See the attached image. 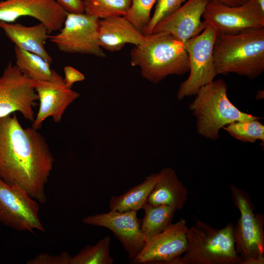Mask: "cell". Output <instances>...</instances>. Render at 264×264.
I'll return each instance as SVG.
<instances>
[{"instance_id": "cell-1", "label": "cell", "mask_w": 264, "mask_h": 264, "mask_svg": "<svg viewBox=\"0 0 264 264\" xmlns=\"http://www.w3.org/2000/svg\"><path fill=\"white\" fill-rule=\"evenodd\" d=\"M54 162L49 145L38 130L23 128L15 113L0 117V177L4 181L22 187L43 204Z\"/></svg>"}, {"instance_id": "cell-2", "label": "cell", "mask_w": 264, "mask_h": 264, "mask_svg": "<svg viewBox=\"0 0 264 264\" xmlns=\"http://www.w3.org/2000/svg\"><path fill=\"white\" fill-rule=\"evenodd\" d=\"M213 56L216 73L253 79L264 71V28L234 34H217Z\"/></svg>"}, {"instance_id": "cell-3", "label": "cell", "mask_w": 264, "mask_h": 264, "mask_svg": "<svg viewBox=\"0 0 264 264\" xmlns=\"http://www.w3.org/2000/svg\"><path fill=\"white\" fill-rule=\"evenodd\" d=\"M145 36V41L130 52L132 66L140 67L143 78L156 84L168 75L189 72V56L182 42L167 32Z\"/></svg>"}, {"instance_id": "cell-4", "label": "cell", "mask_w": 264, "mask_h": 264, "mask_svg": "<svg viewBox=\"0 0 264 264\" xmlns=\"http://www.w3.org/2000/svg\"><path fill=\"white\" fill-rule=\"evenodd\" d=\"M227 91L223 80H214L199 89L189 106L196 118L197 133L205 138L217 140L220 130L232 122L262 119L240 110L229 100Z\"/></svg>"}, {"instance_id": "cell-5", "label": "cell", "mask_w": 264, "mask_h": 264, "mask_svg": "<svg viewBox=\"0 0 264 264\" xmlns=\"http://www.w3.org/2000/svg\"><path fill=\"white\" fill-rule=\"evenodd\" d=\"M233 226L229 222L218 229L197 220L188 228L184 256L171 264H242L235 249Z\"/></svg>"}, {"instance_id": "cell-6", "label": "cell", "mask_w": 264, "mask_h": 264, "mask_svg": "<svg viewBox=\"0 0 264 264\" xmlns=\"http://www.w3.org/2000/svg\"><path fill=\"white\" fill-rule=\"evenodd\" d=\"M234 205L240 217L233 226L235 247L242 264H264V216L254 213L248 194L232 184L230 186Z\"/></svg>"}, {"instance_id": "cell-7", "label": "cell", "mask_w": 264, "mask_h": 264, "mask_svg": "<svg viewBox=\"0 0 264 264\" xmlns=\"http://www.w3.org/2000/svg\"><path fill=\"white\" fill-rule=\"evenodd\" d=\"M217 34L215 28L207 25L201 33L184 44L189 56L190 74L179 86L176 94L179 100L195 95L202 87L214 80L217 74L213 50Z\"/></svg>"}, {"instance_id": "cell-8", "label": "cell", "mask_w": 264, "mask_h": 264, "mask_svg": "<svg viewBox=\"0 0 264 264\" xmlns=\"http://www.w3.org/2000/svg\"><path fill=\"white\" fill-rule=\"evenodd\" d=\"M99 20L85 13H67L59 32L49 35L48 40L64 52L104 58L106 55L98 41Z\"/></svg>"}, {"instance_id": "cell-9", "label": "cell", "mask_w": 264, "mask_h": 264, "mask_svg": "<svg viewBox=\"0 0 264 264\" xmlns=\"http://www.w3.org/2000/svg\"><path fill=\"white\" fill-rule=\"evenodd\" d=\"M39 202L22 187L0 177V221L18 231H45L39 217Z\"/></svg>"}, {"instance_id": "cell-10", "label": "cell", "mask_w": 264, "mask_h": 264, "mask_svg": "<svg viewBox=\"0 0 264 264\" xmlns=\"http://www.w3.org/2000/svg\"><path fill=\"white\" fill-rule=\"evenodd\" d=\"M36 82L9 62L0 76V117L19 112L32 122L35 117L33 108L38 100Z\"/></svg>"}, {"instance_id": "cell-11", "label": "cell", "mask_w": 264, "mask_h": 264, "mask_svg": "<svg viewBox=\"0 0 264 264\" xmlns=\"http://www.w3.org/2000/svg\"><path fill=\"white\" fill-rule=\"evenodd\" d=\"M202 17L207 25L215 28L217 34H234L250 29L264 28V14L257 0H248L235 6L210 0Z\"/></svg>"}, {"instance_id": "cell-12", "label": "cell", "mask_w": 264, "mask_h": 264, "mask_svg": "<svg viewBox=\"0 0 264 264\" xmlns=\"http://www.w3.org/2000/svg\"><path fill=\"white\" fill-rule=\"evenodd\" d=\"M188 230L184 219L172 223L162 232L146 239L141 251L131 262L171 264L186 252Z\"/></svg>"}, {"instance_id": "cell-13", "label": "cell", "mask_w": 264, "mask_h": 264, "mask_svg": "<svg viewBox=\"0 0 264 264\" xmlns=\"http://www.w3.org/2000/svg\"><path fill=\"white\" fill-rule=\"evenodd\" d=\"M136 212L110 210L108 213L87 216L83 219V222L110 230L122 244L131 261L141 251L146 241L140 230Z\"/></svg>"}, {"instance_id": "cell-14", "label": "cell", "mask_w": 264, "mask_h": 264, "mask_svg": "<svg viewBox=\"0 0 264 264\" xmlns=\"http://www.w3.org/2000/svg\"><path fill=\"white\" fill-rule=\"evenodd\" d=\"M39 100V108L32 127L40 129L44 121L51 117L60 122L67 107L80 96V94L67 87L63 77L53 69L49 81H38L35 86Z\"/></svg>"}, {"instance_id": "cell-15", "label": "cell", "mask_w": 264, "mask_h": 264, "mask_svg": "<svg viewBox=\"0 0 264 264\" xmlns=\"http://www.w3.org/2000/svg\"><path fill=\"white\" fill-rule=\"evenodd\" d=\"M67 14L55 0H0V22L13 23L31 17L45 25L50 34L60 30Z\"/></svg>"}, {"instance_id": "cell-16", "label": "cell", "mask_w": 264, "mask_h": 264, "mask_svg": "<svg viewBox=\"0 0 264 264\" xmlns=\"http://www.w3.org/2000/svg\"><path fill=\"white\" fill-rule=\"evenodd\" d=\"M209 1L188 0L158 22L151 34L167 32L184 44L201 33L207 26L201 19Z\"/></svg>"}, {"instance_id": "cell-17", "label": "cell", "mask_w": 264, "mask_h": 264, "mask_svg": "<svg viewBox=\"0 0 264 264\" xmlns=\"http://www.w3.org/2000/svg\"><path fill=\"white\" fill-rule=\"evenodd\" d=\"M144 36L123 16H113L99 20L98 41L101 48L111 52L122 49L126 44L137 45Z\"/></svg>"}, {"instance_id": "cell-18", "label": "cell", "mask_w": 264, "mask_h": 264, "mask_svg": "<svg viewBox=\"0 0 264 264\" xmlns=\"http://www.w3.org/2000/svg\"><path fill=\"white\" fill-rule=\"evenodd\" d=\"M0 28L15 46L39 55L50 64L52 63V58L45 48L50 33L43 23L25 26L19 23L0 22Z\"/></svg>"}, {"instance_id": "cell-19", "label": "cell", "mask_w": 264, "mask_h": 264, "mask_svg": "<svg viewBox=\"0 0 264 264\" xmlns=\"http://www.w3.org/2000/svg\"><path fill=\"white\" fill-rule=\"evenodd\" d=\"M160 179L155 184L147 202L154 205H168L177 210L183 208L188 199V191L170 167L161 170Z\"/></svg>"}, {"instance_id": "cell-20", "label": "cell", "mask_w": 264, "mask_h": 264, "mask_svg": "<svg viewBox=\"0 0 264 264\" xmlns=\"http://www.w3.org/2000/svg\"><path fill=\"white\" fill-rule=\"evenodd\" d=\"M162 176L161 171L147 176L143 182L134 186L122 195L113 196L109 202L110 211H136L147 201L148 197Z\"/></svg>"}, {"instance_id": "cell-21", "label": "cell", "mask_w": 264, "mask_h": 264, "mask_svg": "<svg viewBox=\"0 0 264 264\" xmlns=\"http://www.w3.org/2000/svg\"><path fill=\"white\" fill-rule=\"evenodd\" d=\"M142 209L144 211V216L140 230L146 240L162 232L171 225L177 210L171 205H154L147 201Z\"/></svg>"}, {"instance_id": "cell-22", "label": "cell", "mask_w": 264, "mask_h": 264, "mask_svg": "<svg viewBox=\"0 0 264 264\" xmlns=\"http://www.w3.org/2000/svg\"><path fill=\"white\" fill-rule=\"evenodd\" d=\"M16 63L19 70L33 80L49 81L51 79L53 69L50 63L39 55L14 47Z\"/></svg>"}, {"instance_id": "cell-23", "label": "cell", "mask_w": 264, "mask_h": 264, "mask_svg": "<svg viewBox=\"0 0 264 264\" xmlns=\"http://www.w3.org/2000/svg\"><path fill=\"white\" fill-rule=\"evenodd\" d=\"M132 0H83L84 13L104 19L113 16H124Z\"/></svg>"}, {"instance_id": "cell-24", "label": "cell", "mask_w": 264, "mask_h": 264, "mask_svg": "<svg viewBox=\"0 0 264 264\" xmlns=\"http://www.w3.org/2000/svg\"><path fill=\"white\" fill-rule=\"evenodd\" d=\"M110 238L105 236L95 244L85 246L72 257L70 264H112L110 256Z\"/></svg>"}, {"instance_id": "cell-25", "label": "cell", "mask_w": 264, "mask_h": 264, "mask_svg": "<svg viewBox=\"0 0 264 264\" xmlns=\"http://www.w3.org/2000/svg\"><path fill=\"white\" fill-rule=\"evenodd\" d=\"M259 120L238 121L223 129L234 138L243 142L264 141V126Z\"/></svg>"}, {"instance_id": "cell-26", "label": "cell", "mask_w": 264, "mask_h": 264, "mask_svg": "<svg viewBox=\"0 0 264 264\" xmlns=\"http://www.w3.org/2000/svg\"><path fill=\"white\" fill-rule=\"evenodd\" d=\"M156 0H132L127 14L123 16L142 33L151 17V9Z\"/></svg>"}, {"instance_id": "cell-27", "label": "cell", "mask_w": 264, "mask_h": 264, "mask_svg": "<svg viewBox=\"0 0 264 264\" xmlns=\"http://www.w3.org/2000/svg\"><path fill=\"white\" fill-rule=\"evenodd\" d=\"M188 0H156L153 15L142 32L144 36L151 34L155 25L161 20L170 15Z\"/></svg>"}, {"instance_id": "cell-28", "label": "cell", "mask_w": 264, "mask_h": 264, "mask_svg": "<svg viewBox=\"0 0 264 264\" xmlns=\"http://www.w3.org/2000/svg\"><path fill=\"white\" fill-rule=\"evenodd\" d=\"M72 257L67 252L63 251L57 255L47 253H41L28 260L27 264H70Z\"/></svg>"}, {"instance_id": "cell-29", "label": "cell", "mask_w": 264, "mask_h": 264, "mask_svg": "<svg viewBox=\"0 0 264 264\" xmlns=\"http://www.w3.org/2000/svg\"><path fill=\"white\" fill-rule=\"evenodd\" d=\"M65 77L63 78L66 86L71 88L73 84L78 82L83 81L85 77L81 72L71 66H66L64 68Z\"/></svg>"}, {"instance_id": "cell-30", "label": "cell", "mask_w": 264, "mask_h": 264, "mask_svg": "<svg viewBox=\"0 0 264 264\" xmlns=\"http://www.w3.org/2000/svg\"><path fill=\"white\" fill-rule=\"evenodd\" d=\"M67 13H84L83 0H55Z\"/></svg>"}, {"instance_id": "cell-31", "label": "cell", "mask_w": 264, "mask_h": 264, "mask_svg": "<svg viewBox=\"0 0 264 264\" xmlns=\"http://www.w3.org/2000/svg\"><path fill=\"white\" fill-rule=\"evenodd\" d=\"M220 2L222 4L230 6H235L240 5L247 1L248 0H212Z\"/></svg>"}, {"instance_id": "cell-32", "label": "cell", "mask_w": 264, "mask_h": 264, "mask_svg": "<svg viewBox=\"0 0 264 264\" xmlns=\"http://www.w3.org/2000/svg\"><path fill=\"white\" fill-rule=\"evenodd\" d=\"M257 2L261 11L264 14V0H257Z\"/></svg>"}]
</instances>
